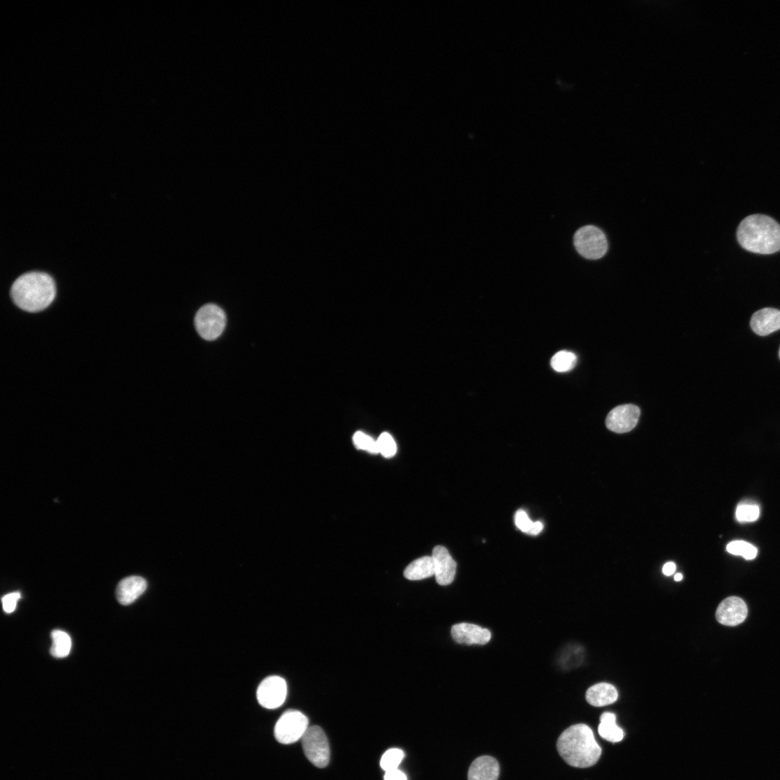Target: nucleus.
<instances>
[{"label": "nucleus", "instance_id": "nucleus-1", "mask_svg": "<svg viewBox=\"0 0 780 780\" xmlns=\"http://www.w3.org/2000/svg\"><path fill=\"white\" fill-rule=\"evenodd\" d=\"M557 750L566 764L577 768L593 767L602 753L592 729L584 724L565 730L559 737Z\"/></svg>", "mask_w": 780, "mask_h": 780}, {"label": "nucleus", "instance_id": "nucleus-2", "mask_svg": "<svg viewBox=\"0 0 780 780\" xmlns=\"http://www.w3.org/2000/svg\"><path fill=\"white\" fill-rule=\"evenodd\" d=\"M57 293L54 279L46 272H30L18 277L11 288V297L16 306L29 312L45 309Z\"/></svg>", "mask_w": 780, "mask_h": 780}, {"label": "nucleus", "instance_id": "nucleus-3", "mask_svg": "<svg viewBox=\"0 0 780 780\" xmlns=\"http://www.w3.org/2000/svg\"><path fill=\"white\" fill-rule=\"evenodd\" d=\"M737 239L749 251L772 255L780 250V225L767 216L751 215L737 228Z\"/></svg>", "mask_w": 780, "mask_h": 780}, {"label": "nucleus", "instance_id": "nucleus-4", "mask_svg": "<svg viewBox=\"0 0 780 780\" xmlns=\"http://www.w3.org/2000/svg\"><path fill=\"white\" fill-rule=\"evenodd\" d=\"M574 244L580 256L592 260L602 258L608 249L604 232L594 226H585L578 229L574 237Z\"/></svg>", "mask_w": 780, "mask_h": 780}, {"label": "nucleus", "instance_id": "nucleus-5", "mask_svg": "<svg viewBox=\"0 0 780 780\" xmlns=\"http://www.w3.org/2000/svg\"><path fill=\"white\" fill-rule=\"evenodd\" d=\"M307 716L297 710H287L277 721L274 735L281 744H292L302 739L309 728Z\"/></svg>", "mask_w": 780, "mask_h": 780}, {"label": "nucleus", "instance_id": "nucleus-6", "mask_svg": "<svg viewBox=\"0 0 780 780\" xmlns=\"http://www.w3.org/2000/svg\"><path fill=\"white\" fill-rule=\"evenodd\" d=\"M226 324L224 311L217 305L209 304L197 312L195 325L198 334L203 339L212 341L223 333Z\"/></svg>", "mask_w": 780, "mask_h": 780}, {"label": "nucleus", "instance_id": "nucleus-7", "mask_svg": "<svg viewBox=\"0 0 780 780\" xmlns=\"http://www.w3.org/2000/svg\"><path fill=\"white\" fill-rule=\"evenodd\" d=\"M302 742L304 754L313 765L318 768H325L328 765L330 745L328 737L321 727H309L302 737Z\"/></svg>", "mask_w": 780, "mask_h": 780}, {"label": "nucleus", "instance_id": "nucleus-8", "mask_svg": "<svg viewBox=\"0 0 780 780\" xmlns=\"http://www.w3.org/2000/svg\"><path fill=\"white\" fill-rule=\"evenodd\" d=\"M287 692V684L283 678L277 676L269 677L258 686V701L264 708L275 709L285 702Z\"/></svg>", "mask_w": 780, "mask_h": 780}, {"label": "nucleus", "instance_id": "nucleus-9", "mask_svg": "<svg viewBox=\"0 0 780 780\" xmlns=\"http://www.w3.org/2000/svg\"><path fill=\"white\" fill-rule=\"evenodd\" d=\"M640 409L631 404L622 405L611 411L606 418L607 428L613 432L624 434L633 429L638 425Z\"/></svg>", "mask_w": 780, "mask_h": 780}, {"label": "nucleus", "instance_id": "nucleus-10", "mask_svg": "<svg viewBox=\"0 0 780 780\" xmlns=\"http://www.w3.org/2000/svg\"><path fill=\"white\" fill-rule=\"evenodd\" d=\"M748 616L746 603L739 597H729L722 601L716 611V619L719 623L728 626L742 624Z\"/></svg>", "mask_w": 780, "mask_h": 780}, {"label": "nucleus", "instance_id": "nucleus-11", "mask_svg": "<svg viewBox=\"0 0 780 780\" xmlns=\"http://www.w3.org/2000/svg\"><path fill=\"white\" fill-rule=\"evenodd\" d=\"M451 635L457 643L467 645H485L492 639L489 629L469 623L455 624L452 627Z\"/></svg>", "mask_w": 780, "mask_h": 780}, {"label": "nucleus", "instance_id": "nucleus-12", "mask_svg": "<svg viewBox=\"0 0 780 780\" xmlns=\"http://www.w3.org/2000/svg\"><path fill=\"white\" fill-rule=\"evenodd\" d=\"M432 557L434 563L436 582L441 586L452 584L456 575L457 563L448 550L443 546H436Z\"/></svg>", "mask_w": 780, "mask_h": 780}, {"label": "nucleus", "instance_id": "nucleus-13", "mask_svg": "<svg viewBox=\"0 0 780 780\" xmlns=\"http://www.w3.org/2000/svg\"><path fill=\"white\" fill-rule=\"evenodd\" d=\"M753 331L760 336L768 335L780 329V311L765 308L753 314L751 321Z\"/></svg>", "mask_w": 780, "mask_h": 780}, {"label": "nucleus", "instance_id": "nucleus-14", "mask_svg": "<svg viewBox=\"0 0 780 780\" xmlns=\"http://www.w3.org/2000/svg\"><path fill=\"white\" fill-rule=\"evenodd\" d=\"M147 582L138 576L123 579L117 587V598L123 605H128L138 599L145 591Z\"/></svg>", "mask_w": 780, "mask_h": 780}, {"label": "nucleus", "instance_id": "nucleus-15", "mask_svg": "<svg viewBox=\"0 0 780 780\" xmlns=\"http://www.w3.org/2000/svg\"><path fill=\"white\" fill-rule=\"evenodd\" d=\"M500 773L499 764L492 756H482L471 764L469 780H498Z\"/></svg>", "mask_w": 780, "mask_h": 780}, {"label": "nucleus", "instance_id": "nucleus-16", "mask_svg": "<svg viewBox=\"0 0 780 780\" xmlns=\"http://www.w3.org/2000/svg\"><path fill=\"white\" fill-rule=\"evenodd\" d=\"M619 698L617 689L608 683H600L590 687L586 692L587 702L594 707H604L616 702Z\"/></svg>", "mask_w": 780, "mask_h": 780}, {"label": "nucleus", "instance_id": "nucleus-17", "mask_svg": "<svg viewBox=\"0 0 780 780\" xmlns=\"http://www.w3.org/2000/svg\"><path fill=\"white\" fill-rule=\"evenodd\" d=\"M435 575L432 557H424L411 563L405 569L404 576L411 581L422 580Z\"/></svg>", "mask_w": 780, "mask_h": 780}, {"label": "nucleus", "instance_id": "nucleus-18", "mask_svg": "<svg viewBox=\"0 0 780 780\" xmlns=\"http://www.w3.org/2000/svg\"><path fill=\"white\" fill-rule=\"evenodd\" d=\"M598 733L603 739L618 743L623 740L624 733L617 724V716L614 713L605 712L601 716Z\"/></svg>", "mask_w": 780, "mask_h": 780}, {"label": "nucleus", "instance_id": "nucleus-19", "mask_svg": "<svg viewBox=\"0 0 780 780\" xmlns=\"http://www.w3.org/2000/svg\"><path fill=\"white\" fill-rule=\"evenodd\" d=\"M52 639L53 644L50 649L51 655L56 658L68 656L72 647L70 635L65 631L54 630L52 632Z\"/></svg>", "mask_w": 780, "mask_h": 780}, {"label": "nucleus", "instance_id": "nucleus-20", "mask_svg": "<svg viewBox=\"0 0 780 780\" xmlns=\"http://www.w3.org/2000/svg\"><path fill=\"white\" fill-rule=\"evenodd\" d=\"M577 362V357L574 353L561 351L553 356L551 365L558 372H566L573 369Z\"/></svg>", "mask_w": 780, "mask_h": 780}, {"label": "nucleus", "instance_id": "nucleus-21", "mask_svg": "<svg viewBox=\"0 0 780 780\" xmlns=\"http://www.w3.org/2000/svg\"><path fill=\"white\" fill-rule=\"evenodd\" d=\"M515 524L522 532L531 536H538L543 529L541 522H534L528 514L521 510L515 515Z\"/></svg>", "mask_w": 780, "mask_h": 780}, {"label": "nucleus", "instance_id": "nucleus-22", "mask_svg": "<svg viewBox=\"0 0 780 780\" xmlns=\"http://www.w3.org/2000/svg\"><path fill=\"white\" fill-rule=\"evenodd\" d=\"M760 515V507L751 502H742L737 505L735 517L741 523L753 522L756 521Z\"/></svg>", "mask_w": 780, "mask_h": 780}, {"label": "nucleus", "instance_id": "nucleus-23", "mask_svg": "<svg viewBox=\"0 0 780 780\" xmlns=\"http://www.w3.org/2000/svg\"><path fill=\"white\" fill-rule=\"evenodd\" d=\"M728 553L735 556H742L746 560L754 559L758 550L752 544L744 540H735L727 545Z\"/></svg>", "mask_w": 780, "mask_h": 780}, {"label": "nucleus", "instance_id": "nucleus-24", "mask_svg": "<svg viewBox=\"0 0 780 780\" xmlns=\"http://www.w3.org/2000/svg\"><path fill=\"white\" fill-rule=\"evenodd\" d=\"M404 753L399 749L387 751L381 758V766L386 772L398 769L404 758Z\"/></svg>", "mask_w": 780, "mask_h": 780}, {"label": "nucleus", "instance_id": "nucleus-25", "mask_svg": "<svg viewBox=\"0 0 780 780\" xmlns=\"http://www.w3.org/2000/svg\"><path fill=\"white\" fill-rule=\"evenodd\" d=\"M353 443L358 450L367 451L371 454H378L377 442L366 434L358 432L353 436Z\"/></svg>", "mask_w": 780, "mask_h": 780}, {"label": "nucleus", "instance_id": "nucleus-26", "mask_svg": "<svg viewBox=\"0 0 780 780\" xmlns=\"http://www.w3.org/2000/svg\"><path fill=\"white\" fill-rule=\"evenodd\" d=\"M378 452L386 458L395 456L397 452V446L392 436L388 433H383L376 440Z\"/></svg>", "mask_w": 780, "mask_h": 780}, {"label": "nucleus", "instance_id": "nucleus-27", "mask_svg": "<svg viewBox=\"0 0 780 780\" xmlns=\"http://www.w3.org/2000/svg\"><path fill=\"white\" fill-rule=\"evenodd\" d=\"M20 598V594L19 592H15L5 596L2 599L5 612L7 614L13 613L16 608L17 603Z\"/></svg>", "mask_w": 780, "mask_h": 780}, {"label": "nucleus", "instance_id": "nucleus-28", "mask_svg": "<svg viewBox=\"0 0 780 780\" xmlns=\"http://www.w3.org/2000/svg\"><path fill=\"white\" fill-rule=\"evenodd\" d=\"M385 780H407L406 775L399 769L385 772Z\"/></svg>", "mask_w": 780, "mask_h": 780}, {"label": "nucleus", "instance_id": "nucleus-29", "mask_svg": "<svg viewBox=\"0 0 780 780\" xmlns=\"http://www.w3.org/2000/svg\"><path fill=\"white\" fill-rule=\"evenodd\" d=\"M677 566L673 562L666 563L663 568V573L666 576H671L676 572Z\"/></svg>", "mask_w": 780, "mask_h": 780}, {"label": "nucleus", "instance_id": "nucleus-30", "mask_svg": "<svg viewBox=\"0 0 780 780\" xmlns=\"http://www.w3.org/2000/svg\"><path fill=\"white\" fill-rule=\"evenodd\" d=\"M682 579H683V575L681 573H679L676 576H675V581L679 582V581L682 580Z\"/></svg>", "mask_w": 780, "mask_h": 780}, {"label": "nucleus", "instance_id": "nucleus-31", "mask_svg": "<svg viewBox=\"0 0 780 780\" xmlns=\"http://www.w3.org/2000/svg\"><path fill=\"white\" fill-rule=\"evenodd\" d=\"M779 357H780V350H779Z\"/></svg>", "mask_w": 780, "mask_h": 780}]
</instances>
